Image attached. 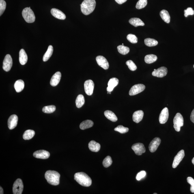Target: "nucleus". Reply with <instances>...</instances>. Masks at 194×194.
Here are the masks:
<instances>
[{
	"label": "nucleus",
	"mask_w": 194,
	"mask_h": 194,
	"mask_svg": "<svg viewBox=\"0 0 194 194\" xmlns=\"http://www.w3.org/2000/svg\"><path fill=\"white\" fill-rule=\"evenodd\" d=\"M185 155L184 151L181 150L180 151L175 157L174 161L173 162L172 167L173 168H175L177 167L180 162L182 161Z\"/></svg>",
	"instance_id": "12"
},
{
	"label": "nucleus",
	"mask_w": 194,
	"mask_h": 194,
	"mask_svg": "<svg viewBox=\"0 0 194 194\" xmlns=\"http://www.w3.org/2000/svg\"><path fill=\"white\" fill-rule=\"evenodd\" d=\"M112 163L113 161L111 157L108 156L104 158L102 162V164L104 167H108L112 164Z\"/></svg>",
	"instance_id": "36"
},
{
	"label": "nucleus",
	"mask_w": 194,
	"mask_h": 194,
	"mask_svg": "<svg viewBox=\"0 0 194 194\" xmlns=\"http://www.w3.org/2000/svg\"><path fill=\"white\" fill-rule=\"evenodd\" d=\"M122 45H124V44H122Z\"/></svg>",
	"instance_id": "49"
},
{
	"label": "nucleus",
	"mask_w": 194,
	"mask_h": 194,
	"mask_svg": "<svg viewBox=\"0 0 194 194\" xmlns=\"http://www.w3.org/2000/svg\"><path fill=\"white\" fill-rule=\"evenodd\" d=\"M160 14L162 19L166 23H168L170 22L171 17L168 11L166 10H163L160 12Z\"/></svg>",
	"instance_id": "28"
},
{
	"label": "nucleus",
	"mask_w": 194,
	"mask_h": 194,
	"mask_svg": "<svg viewBox=\"0 0 194 194\" xmlns=\"http://www.w3.org/2000/svg\"><path fill=\"white\" fill-rule=\"evenodd\" d=\"M55 110V106L52 105L44 107L42 108V111L44 113L50 114L53 113Z\"/></svg>",
	"instance_id": "35"
},
{
	"label": "nucleus",
	"mask_w": 194,
	"mask_h": 194,
	"mask_svg": "<svg viewBox=\"0 0 194 194\" xmlns=\"http://www.w3.org/2000/svg\"><path fill=\"white\" fill-rule=\"evenodd\" d=\"M190 119H191L192 122L194 124V109L192 112L191 116H190Z\"/></svg>",
	"instance_id": "45"
},
{
	"label": "nucleus",
	"mask_w": 194,
	"mask_h": 194,
	"mask_svg": "<svg viewBox=\"0 0 194 194\" xmlns=\"http://www.w3.org/2000/svg\"><path fill=\"white\" fill-rule=\"evenodd\" d=\"M33 156L36 158L46 159L49 157L50 154L49 152L46 150H40L35 152Z\"/></svg>",
	"instance_id": "16"
},
{
	"label": "nucleus",
	"mask_w": 194,
	"mask_h": 194,
	"mask_svg": "<svg viewBox=\"0 0 194 194\" xmlns=\"http://www.w3.org/2000/svg\"><path fill=\"white\" fill-rule=\"evenodd\" d=\"M147 4V0H139L136 5V8L139 10L144 8L146 6Z\"/></svg>",
	"instance_id": "37"
},
{
	"label": "nucleus",
	"mask_w": 194,
	"mask_h": 194,
	"mask_svg": "<svg viewBox=\"0 0 194 194\" xmlns=\"http://www.w3.org/2000/svg\"><path fill=\"white\" fill-rule=\"evenodd\" d=\"M156 70V69H154V70Z\"/></svg>",
	"instance_id": "50"
},
{
	"label": "nucleus",
	"mask_w": 194,
	"mask_h": 194,
	"mask_svg": "<svg viewBox=\"0 0 194 194\" xmlns=\"http://www.w3.org/2000/svg\"><path fill=\"white\" fill-rule=\"evenodd\" d=\"M169 111L167 107L164 108L160 114L159 121L160 124H164L167 122L169 118Z\"/></svg>",
	"instance_id": "15"
},
{
	"label": "nucleus",
	"mask_w": 194,
	"mask_h": 194,
	"mask_svg": "<svg viewBox=\"0 0 194 194\" xmlns=\"http://www.w3.org/2000/svg\"><path fill=\"white\" fill-rule=\"evenodd\" d=\"M85 102V98L83 95H78L76 100V107L78 108H81L84 104Z\"/></svg>",
	"instance_id": "30"
},
{
	"label": "nucleus",
	"mask_w": 194,
	"mask_h": 194,
	"mask_svg": "<svg viewBox=\"0 0 194 194\" xmlns=\"http://www.w3.org/2000/svg\"><path fill=\"white\" fill-rule=\"evenodd\" d=\"M94 123L92 120H87L82 122L80 124V127L82 130H85L92 127Z\"/></svg>",
	"instance_id": "25"
},
{
	"label": "nucleus",
	"mask_w": 194,
	"mask_h": 194,
	"mask_svg": "<svg viewBox=\"0 0 194 194\" xmlns=\"http://www.w3.org/2000/svg\"><path fill=\"white\" fill-rule=\"evenodd\" d=\"M100 145L94 141H91L89 144V148L91 152H98L100 149Z\"/></svg>",
	"instance_id": "22"
},
{
	"label": "nucleus",
	"mask_w": 194,
	"mask_h": 194,
	"mask_svg": "<svg viewBox=\"0 0 194 194\" xmlns=\"http://www.w3.org/2000/svg\"><path fill=\"white\" fill-rule=\"evenodd\" d=\"M158 59L157 57L155 55H149L146 56L145 61L147 64H151L155 62Z\"/></svg>",
	"instance_id": "32"
},
{
	"label": "nucleus",
	"mask_w": 194,
	"mask_h": 194,
	"mask_svg": "<svg viewBox=\"0 0 194 194\" xmlns=\"http://www.w3.org/2000/svg\"><path fill=\"white\" fill-rule=\"evenodd\" d=\"M28 60V57L25 50L21 49L19 52V61L20 64L24 65L26 64Z\"/></svg>",
	"instance_id": "23"
},
{
	"label": "nucleus",
	"mask_w": 194,
	"mask_h": 194,
	"mask_svg": "<svg viewBox=\"0 0 194 194\" xmlns=\"http://www.w3.org/2000/svg\"><path fill=\"white\" fill-rule=\"evenodd\" d=\"M187 181L188 183L191 185L190 191L192 193H194V180L191 177H188Z\"/></svg>",
	"instance_id": "42"
},
{
	"label": "nucleus",
	"mask_w": 194,
	"mask_h": 194,
	"mask_svg": "<svg viewBox=\"0 0 194 194\" xmlns=\"http://www.w3.org/2000/svg\"><path fill=\"white\" fill-rule=\"evenodd\" d=\"M129 23L135 27H137L139 26H143L145 25V23L140 19L137 18H131L129 20Z\"/></svg>",
	"instance_id": "26"
},
{
	"label": "nucleus",
	"mask_w": 194,
	"mask_h": 194,
	"mask_svg": "<svg viewBox=\"0 0 194 194\" xmlns=\"http://www.w3.org/2000/svg\"><path fill=\"white\" fill-rule=\"evenodd\" d=\"M157 194V193H154V194Z\"/></svg>",
	"instance_id": "51"
},
{
	"label": "nucleus",
	"mask_w": 194,
	"mask_h": 194,
	"mask_svg": "<svg viewBox=\"0 0 194 194\" xmlns=\"http://www.w3.org/2000/svg\"><path fill=\"white\" fill-rule=\"evenodd\" d=\"M127 38L132 43L136 44L137 42L138 39L135 35L130 34L127 36Z\"/></svg>",
	"instance_id": "40"
},
{
	"label": "nucleus",
	"mask_w": 194,
	"mask_h": 194,
	"mask_svg": "<svg viewBox=\"0 0 194 194\" xmlns=\"http://www.w3.org/2000/svg\"><path fill=\"white\" fill-rule=\"evenodd\" d=\"M35 135V132L33 130H26L24 132L23 138L25 140H30Z\"/></svg>",
	"instance_id": "31"
},
{
	"label": "nucleus",
	"mask_w": 194,
	"mask_h": 194,
	"mask_svg": "<svg viewBox=\"0 0 194 194\" xmlns=\"http://www.w3.org/2000/svg\"><path fill=\"white\" fill-rule=\"evenodd\" d=\"M13 64L12 59L10 55H7L3 62V68L4 70L6 72H8L12 68Z\"/></svg>",
	"instance_id": "8"
},
{
	"label": "nucleus",
	"mask_w": 194,
	"mask_h": 194,
	"mask_svg": "<svg viewBox=\"0 0 194 194\" xmlns=\"http://www.w3.org/2000/svg\"><path fill=\"white\" fill-rule=\"evenodd\" d=\"M174 127L177 132H180L181 127L184 125V119L182 115L180 113H177L173 120Z\"/></svg>",
	"instance_id": "5"
},
{
	"label": "nucleus",
	"mask_w": 194,
	"mask_h": 194,
	"mask_svg": "<svg viewBox=\"0 0 194 194\" xmlns=\"http://www.w3.org/2000/svg\"><path fill=\"white\" fill-rule=\"evenodd\" d=\"M192 163H193V164L194 165V157L193 158L192 160Z\"/></svg>",
	"instance_id": "48"
},
{
	"label": "nucleus",
	"mask_w": 194,
	"mask_h": 194,
	"mask_svg": "<svg viewBox=\"0 0 194 194\" xmlns=\"http://www.w3.org/2000/svg\"><path fill=\"white\" fill-rule=\"evenodd\" d=\"M193 67H194V66H193Z\"/></svg>",
	"instance_id": "52"
},
{
	"label": "nucleus",
	"mask_w": 194,
	"mask_h": 194,
	"mask_svg": "<svg viewBox=\"0 0 194 194\" xmlns=\"http://www.w3.org/2000/svg\"><path fill=\"white\" fill-rule=\"evenodd\" d=\"M53 52V48L52 45L48 46L47 51L44 54L43 57V61H46L49 59L52 56Z\"/></svg>",
	"instance_id": "29"
},
{
	"label": "nucleus",
	"mask_w": 194,
	"mask_h": 194,
	"mask_svg": "<svg viewBox=\"0 0 194 194\" xmlns=\"http://www.w3.org/2000/svg\"><path fill=\"white\" fill-rule=\"evenodd\" d=\"M51 13L54 17L59 20H64L66 19V16L62 11L56 8H52Z\"/></svg>",
	"instance_id": "18"
},
{
	"label": "nucleus",
	"mask_w": 194,
	"mask_h": 194,
	"mask_svg": "<svg viewBox=\"0 0 194 194\" xmlns=\"http://www.w3.org/2000/svg\"><path fill=\"white\" fill-rule=\"evenodd\" d=\"M145 86L142 84H138L133 86L129 91L130 96H133L139 94L145 90Z\"/></svg>",
	"instance_id": "7"
},
{
	"label": "nucleus",
	"mask_w": 194,
	"mask_h": 194,
	"mask_svg": "<svg viewBox=\"0 0 194 194\" xmlns=\"http://www.w3.org/2000/svg\"><path fill=\"white\" fill-rule=\"evenodd\" d=\"M24 87H25V83L22 80H18L14 83V89L17 92H21L24 89Z\"/></svg>",
	"instance_id": "24"
},
{
	"label": "nucleus",
	"mask_w": 194,
	"mask_h": 194,
	"mask_svg": "<svg viewBox=\"0 0 194 194\" xmlns=\"http://www.w3.org/2000/svg\"><path fill=\"white\" fill-rule=\"evenodd\" d=\"M115 131L118 132L119 133L124 134L127 133L129 131V128L125 127L122 125H119L117 126L114 129Z\"/></svg>",
	"instance_id": "38"
},
{
	"label": "nucleus",
	"mask_w": 194,
	"mask_h": 194,
	"mask_svg": "<svg viewBox=\"0 0 194 194\" xmlns=\"http://www.w3.org/2000/svg\"><path fill=\"white\" fill-rule=\"evenodd\" d=\"M144 42L146 45L149 46V47L156 46L158 44V42L157 41L153 39H146L144 40Z\"/></svg>",
	"instance_id": "33"
},
{
	"label": "nucleus",
	"mask_w": 194,
	"mask_h": 194,
	"mask_svg": "<svg viewBox=\"0 0 194 194\" xmlns=\"http://www.w3.org/2000/svg\"><path fill=\"white\" fill-rule=\"evenodd\" d=\"M6 7V3L4 0H0V16L5 12Z\"/></svg>",
	"instance_id": "41"
},
{
	"label": "nucleus",
	"mask_w": 194,
	"mask_h": 194,
	"mask_svg": "<svg viewBox=\"0 0 194 194\" xmlns=\"http://www.w3.org/2000/svg\"><path fill=\"white\" fill-rule=\"evenodd\" d=\"M126 64L130 70L135 71L137 70V67L133 61L129 60L126 61Z\"/></svg>",
	"instance_id": "39"
},
{
	"label": "nucleus",
	"mask_w": 194,
	"mask_h": 194,
	"mask_svg": "<svg viewBox=\"0 0 194 194\" xmlns=\"http://www.w3.org/2000/svg\"><path fill=\"white\" fill-rule=\"evenodd\" d=\"M45 177L48 183L53 186H57L59 184L60 174L55 171H46Z\"/></svg>",
	"instance_id": "3"
},
{
	"label": "nucleus",
	"mask_w": 194,
	"mask_h": 194,
	"mask_svg": "<svg viewBox=\"0 0 194 194\" xmlns=\"http://www.w3.org/2000/svg\"><path fill=\"white\" fill-rule=\"evenodd\" d=\"M144 115V113L142 111H138L134 112L133 115V120L134 122L136 123H139L142 120Z\"/></svg>",
	"instance_id": "21"
},
{
	"label": "nucleus",
	"mask_w": 194,
	"mask_h": 194,
	"mask_svg": "<svg viewBox=\"0 0 194 194\" xmlns=\"http://www.w3.org/2000/svg\"><path fill=\"white\" fill-rule=\"evenodd\" d=\"M61 77V74L57 72L54 74L50 81V84L52 86H56L59 83Z\"/></svg>",
	"instance_id": "19"
},
{
	"label": "nucleus",
	"mask_w": 194,
	"mask_h": 194,
	"mask_svg": "<svg viewBox=\"0 0 194 194\" xmlns=\"http://www.w3.org/2000/svg\"><path fill=\"white\" fill-rule=\"evenodd\" d=\"M22 15L24 20L27 23H32L35 21V14L30 8V7H27L24 9L22 11Z\"/></svg>",
	"instance_id": "4"
},
{
	"label": "nucleus",
	"mask_w": 194,
	"mask_h": 194,
	"mask_svg": "<svg viewBox=\"0 0 194 194\" xmlns=\"http://www.w3.org/2000/svg\"><path fill=\"white\" fill-rule=\"evenodd\" d=\"M104 115L107 119L112 122H115L117 120L116 115L112 111H106L104 112Z\"/></svg>",
	"instance_id": "27"
},
{
	"label": "nucleus",
	"mask_w": 194,
	"mask_h": 194,
	"mask_svg": "<svg viewBox=\"0 0 194 194\" xmlns=\"http://www.w3.org/2000/svg\"><path fill=\"white\" fill-rule=\"evenodd\" d=\"M85 90L88 95H91L93 94L94 88V83L92 80H89L85 82Z\"/></svg>",
	"instance_id": "9"
},
{
	"label": "nucleus",
	"mask_w": 194,
	"mask_h": 194,
	"mask_svg": "<svg viewBox=\"0 0 194 194\" xmlns=\"http://www.w3.org/2000/svg\"><path fill=\"white\" fill-rule=\"evenodd\" d=\"M117 49L119 53L123 55H126L130 52V48L123 45H119Z\"/></svg>",
	"instance_id": "34"
},
{
	"label": "nucleus",
	"mask_w": 194,
	"mask_h": 194,
	"mask_svg": "<svg viewBox=\"0 0 194 194\" xmlns=\"http://www.w3.org/2000/svg\"><path fill=\"white\" fill-rule=\"evenodd\" d=\"M184 16L187 17L188 15H193L194 14V11L191 7H189L186 10L184 11Z\"/></svg>",
	"instance_id": "44"
},
{
	"label": "nucleus",
	"mask_w": 194,
	"mask_h": 194,
	"mask_svg": "<svg viewBox=\"0 0 194 194\" xmlns=\"http://www.w3.org/2000/svg\"><path fill=\"white\" fill-rule=\"evenodd\" d=\"M167 68L165 67H162L154 70L152 73V75L155 77L162 78L167 75Z\"/></svg>",
	"instance_id": "14"
},
{
	"label": "nucleus",
	"mask_w": 194,
	"mask_h": 194,
	"mask_svg": "<svg viewBox=\"0 0 194 194\" xmlns=\"http://www.w3.org/2000/svg\"><path fill=\"white\" fill-rule=\"evenodd\" d=\"M119 80L116 78H112L109 80L108 83L107 91L108 92H111L115 87L118 85Z\"/></svg>",
	"instance_id": "20"
},
{
	"label": "nucleus",
	"mask_w": 194,
	"mask_h": 194,
	"mask_svg": "<svg viewBox=\"0 0 194 194\" xmlns=\"http://www.w3.org/2000/svg\"><path fill=\"white\" fill-rule=\"evenodd\" d=\"M74 180L81 185L88 187L92 184V180L88 175L84 172L76 173L74 176Z\"/></svg>",
	"instance_id": "1"
},
{
	"label": "nucleus",
	"mask_w": 194,
	"mask_h": 194,
	"mask_svg": "<svg viewBox=\"0 0 194 194\" xmlns=\"http://www.w3.org/2000/svg\"><path fill=\"white\" fill-rule=\"evenodd\" d=\"M18 117L15 114L11 115L9 117L8 121V127L10 130L14 129L17 126Z\"/></svg>",
	"instance_id": "17"
},
{
	"label": "nucleus",
	"mask_w": 194,
	"mask_h": 194,
	"mask_svg": "<svg viewBox=\"0 0 194 194\" xmlns=\"http://www.w3.org/2000/svg\"><path fill=\"white\" fill-rule=\"evenodd\" d=\"M4 193L3 190V188L1 186L0 187V194H3Z\"/></svg>",
	"instance_id": "47"
},
{
	"label": "nucleus",
	"mask_w": 194,
	"mask_h": 194,
	"mask_svg": "<svg viewBox=\"0 0 194 194\" xmlns=\"http://www.w3.org/2000/svg\"><path fill=\"white\" fill-rule=\"evenodd\" d=\"M146 173L145 171H141L138 173L136 176V179L138 181L141 180V179L144 178L146 175Z\"/></svg>",
	"instance_id": "43"
},
{
	"label": "nucleus",
	"mask_w": 194,
	"mask_h": 194,
	"mask_svg": "<svg viewBox=\"0 0 194 194\" xmlns=\"http://www.w3.org/2000/svg\"><path fill=\"white\" fill-rule=\"evenodd\" d=\"M132 149L137 155H141L146 152L144 145L142 143H135L132 145Z\"/></svg>",
	"instance_id": "10"
},
{
	"label": "nucleus",
	"mask_w": 194,
	"mask_h": 194,
	"mask_svg": "<svg viewBox=\"0 0 194 194\" xmlns=\"http://www.w3.org/2000/svg\"><path fill=\"white\" fill-rule=\"evenodd\" d=\"M23 189V182L18 178L14 182L13 186V192L14 194H21Z\"/></svg>",
	"instance_id": "6"
},
{
	"label": "nucleus",
	"mask_w": 194,
	"mask_h": 194,
	"mask_svg": "<svg viewBox=\"0 0 194 194\" xmlns=\"http://www.w3.org/2000/svg\"><path fill=\"white\" fill-rule=\"evenodd\" d=\"M95 0H84L81 5V11L85 15L92 13L95 8Z\"/></svg>",
	"instance_id": "2"
},
{
	"label": "nucleus",
	"mask_w": 194,
	"mask_h": 194,
	"mask_svg": "<svg viewBox=\"0 0 194 194\" xmlns=\"http://www.w3.org/2000/svg\"><path fill=\"white\" fill-rule=\"evenodd\" d=\"M96 61L99 66L104 70H107L109 68V63L105 57L102 56H98L96 57Z\"/></svg>",
	"instance_id": "11"
},
{
	"label": "nucleus",
	"mask_w": 194,
	"mask_h": 194,
	"mask_svg": "<svg viewBox=\"0 0 194 194\" xmlns=\"http://www.w3.org/2000/svg\"><path fill=\"white\" fill-rule=\"evenodd\" d=\"M115 2L119 5L122 4L127 1V0H115Z\"/></svg>",
	"instance_id": "46"
},
{
	"label": "nucleus",
	"mask_w": 194,
	"mask_h": 194,
	"mask_svg": "<svg viewBox=\"0 0 194 194\" xmlns=\"http://www.w3.org/2000/svg\"><path fill=\"white\" fill-rule=\"evenodd\" d=\"M161 139L159 138L156 137L151 142L149 146V149L150 152H155L161 143Z\"/></svg>",
	"instance_id": "13"
}]
</instances>
